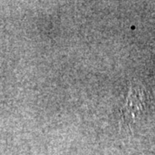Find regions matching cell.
I'll use <instances>...</instances> for the list:
<instances>
[{
  "label": "cell",
  "instance_id": "6da1fadb",
  "mask_svg": "<svg viewBox=\"0 0 155 155\" xmlns=\"http://www.w3.org/2000/svg\"><path fill=\"white\" fill-rule=\"evenodd\" d=\"M147 104V94L141 85L131 84L126 103L122 109V121L130 124L134 122L141 113Z\"/></svg>",
  "mask_w": 155,
  "mask_h": 155
}]
</instances>
